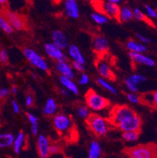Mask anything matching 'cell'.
Segmentation results:
<instances>
[{
  "instance_id": "18",
  "label": "cell",
  "mask_w": 157,
  "mask_h": 158,
  "mask_svg": "<svg viewBox=\"0 0 157 158\" xmlns=\"http://www.w3.org/2000/svg\"><path fill=\"white\" fill-rule=\"evenodd\" d=\"M126 48L129 50L130 52L138 53V54H142L146 52L147 51L146 47L143 44L138 43L133 40H128L126 43Z\"/></svg>"
},
{
  "instance_id": "12",
  "label": "cell",
  "mask_w": 157,
  "mask_h": 158,
  "mask_svg": "<svg viewBox=\"0 0 157 158\" xmlns=\"http://www.w3.org/2000/svg\"><path fill=\"white\" fill-rule=\"evenodd\" d=\"M50 142L48 138L45 135H41L39 136L37 139V150H38L39 155L40 158H48L49 154V148H50Z\"/></svg>"
},
{
  "instance_id": "24",
  "label": "cell",
  "mask_w": 157,
  "mask_h": 158,
  "mask_svg": "<svg viewBox=\"0 0 157 158\" xmlns=\"http://www.w3.org/2000/svg\"><path fill=\"white\" fill-rule=\"evenodd\" d=\"M57 110V103L54 98H49L43 108V113L46 116H51Z\"/></svg>"
},
{
  "instance_id": "21",
  "label": "cell",
  "mask_w": 157,
  "mask_h": 158,
  "mask_svg": "<svg viewBox=\"0 0 157 158\" xmlns=\"http://www.w3.org/2000/svg\"><path fill=\"white\" fill-rule=\"evenodd\" d=\"M14 136L11 133H2L0 134V149L10 147L14 144Z\"/></svg>"
},
{
  "instance_id": "52",
  "label": "cell",
  "mask_w": 157,
  "mask_h": 158,
  "mask_svg": "<svg viewBox=\"0 0 157 158\" xmlns=\"http://www.w3.org/2000/svg\"><path fill=\"white\" fill-rule=\"evenodd\" d=\"M64 158H68V157H64Z\"/></svg>"
},
{
  "instance_id": "45",
  "label": "cell",
  "mask_w": 157,
  "mask_h": 158,
  "mask_svg": "<svg viewBox=\"0 0 157 158\" xmlns=\"http://www.w3.org/2000/svg\"><path fill=\"white\" fill-rule=\"evenodd\" d=\"M11 90V91H12V93L14 94V95H16V94H17L18 89H17V86L14 85V86H12V87H11V90Z\"/></svg>"
},
{
  "instance_id": "3",
  "label": "cell",
  "mask_w": 157,
  "mask_h": 158,
  "mask_svg": "<svg viewBox=\"0 0 157 158\" xmlns=\"http://www.w3.org/2000/svg\"><path fill=\"white\" fill-rule=\"evenodd\" d=\"M86 106L94 111L105 110L110 106V101L106 98L97 94L93 89H89L85 94Z\"/></svg>"
},
{
  "instance_id": "28",
  "label": "cell",
  "mask_w": 157,
  "mask_h": 158,
  "mask_svg": "<svg viewBox=\"0 0 157 158\" xmlns=\"http://www.w3.org/2000/svg\"><path fill=\"white\" fill-rule=\"evenodd\" d=\"M92 19L94 21V22H96L98 24H106L109 21V18L107 16L105 15V14H101V13H93L91 14Z\"/></svg>"
},
{
  "instance_id": "13",
  "label": "cell",
  "mask_w": 157,
  "mask_h": 158,
  "mask_svg": "<svg viewBox=\"0 0 157 158\" xmlns=\"http://www.w3.org/2000/svg\"><path fill=\"white\" fill-rule=\"evenodd\" d=\"M129 56L131 61L135 64H144V65L149 66V67H153L155 65V61H154V59H152V57L145 55V54L130 52Z\"/></svg>"
},
{
  "instance_id": "37",
  "label": "cell",
  "mask_w": 157,
  "mask_h": 158,
  "mask_svg": "<svg viewBox=\"0 0 157 158\" xmlns=\"http://www.w3.org/2000/svg\"><path fill=\"white\" fill-rule=\"evenodd\" d=\"M145 10H146L147 16L149 18H157V11L156 10H155L154 8H152V6L149 5H145Z\"/></svg>"
},
{
  "instance_id": "27",
  "label": "cell",
  "mask_w": 157,
  "mask_h": 158,
  "mask_svg": "<svg viewBox=\"0 0 157 158\" xmlns=\"http://www.w3.org/2000/svg\"><path fill=\"white\" fill-rule=\"evenodd\" d=\"M141 131H123L122 136L125 141L132 143L138 140Z\"/></svg>"
},
{
  "instance_id": "15",
  "label": "cell",
  "mask_w": 157,
  "mask_h": 158,
  "mask_svg": "<svg viewBox=\"0 0 157 158\" xmlns=\"http://www.w3.org/2000/svg\"><path fill=\"white\" fill-rule=\"evenodd\" d=\"M52 40L54 45L60 49H64L68 47V41L65 35L61 31L55 30L52 32Z\"/></svg>"
},
{
  "instance_id": "5",
  "label": "cell",
  "mask_w": 157,
  "mask_h": 158,
  "mask_svg": "<svg viewBox=\"0 0 157 158\" xmlns=\"http://www.w3.org/2000/svg\"><path fill=\"white\" fill-rule=\"evenodd\" d=\"M53 123L54 128L60 135L67 136V135L72 133V119L68 115L64 113H57L54 116Z\"/></svg>"
},
{
  "instance_id": "50",
  "label": "cell",
  "mask_w": 157,
  "mask_h": 158,
  "mask_svg": "<svg viewBox=\"0 0 157 158\" xmlns=\"http://www.w3.org/2000/svg\"><path fill=\"white\" fill-rule=\"evenodd\" d=\"M25 1H27V2H29V3H31V2H33V0H25Z\"/></svg>"
},
{
  "instance_id": "47",
  "label": "cell",
  "mask_w": 157,
  "mask_h": 158,
  "mask_svg": "<svg viewBox=\"0 0 157 158\" xmlns=\"http://www.w3.org/2000/svg\"><path fill=\"white\" fill-rule=\"evenodd\" d=\"M61 94H64V95H65V96L68 95V92L66 90H64V89H62V90H61Z\"/></svg>"
},
{
  "instance_id": "36",
  "label": "cell",
  "mask_w": 157,
  "mask_h": 158,
  "mask_svg": "<svg viewBox=\"0 0 157 158\" xmlns=\"http://www.w3.org/2000/svg\"><path fill=\"white\" fill-rule=\"evenodd\" d=\"M126 98H127L128 100L132 103H134V104L141 103L140 97L138 95H137L135 93H128V94H126Z\"/></svg>"
},
{
  "instance_id": "7",
  "label": "cell",
  "mask_w": 157,
  "mask_h": 158,
  "mask_svg": "<svg viewBox=\"0 0 157 158\" xmlns=\"http://www.w3.org/2000/svg\"><path fill=\"white\" fill-rule=\"evenodd\" d=\"M93 51L97 54V58L103 59L104 57L109 52V46L107 40L103 35L96 34L92 36Z\"/></svg>"
},
{
  "instance_id": "32",
  "label": "cell",
  "mask_w": 157,
  "mask_h": 158,
  "mask_svg": "<svg viewBox=\"0 0 157 158\" xmlns=\"http://www.w3.org/2000/svg\"><path fill=\"white\" fill-rule=\"evenodd\" d=\"M62 152V148L60 147V145L57 144V143H54L51 144L50 143V148H49V154L50 155H55L57 153H60Z\"/></svg>"
},
{
  "instance_id": "25",
  "label": "cell",
  "mask_w": 157,
  "mask_h": 158,
  "mask_svg": "<svg viewBox=\"0 0 157 158\" xmlns=\"http://www.w3.org/2000/svg\"><path fill=\"white\" fill-rule=\"evenodd\" d=\"M133 14H134V18L135 19L138 20V21H143V22L146 23L147 24H149L150 26L154 27L153 23L151 21L150 18H149L148 16L145 15L142 11H141L140 9H138V8H135L134 10H133Z\"/></svg>"
},
{
  "instance_id": "4",
  "label": "cell",
  "mask_w": 157,
  "mask_h": 158,
  "mask_svg": "<svg viewBox=\"0 0 157 158\" xmlns=\"http://www.w3.org/2000/svg\"><path fill=\"white\" fill-rule=\"evenodd\" d=\"M0 14L6 18L8 23L10 24L14 29L17 31L27 30L28 28V23L24 16L18 13L12 12L6 7H2L0 10Z\"/></svg>"
},
{
  "instance_id": "46",
  "label": "cell",
  "mask_w": 157,
  "mask_h": 158,
  "mask_svg": "<svg viewBox=\"0 0 157 158\" xmlns=\"http://www.w3.org/2000/svg\"><path fill=\"white\" fill-rule=\"evenodd\" d=\"M108 2H112V3H116V4H117V3H119V2H120L121 0H107Z\"/></svg>"
},
{
  "instance_id": "51",
  "label": "cell",
  "mask_w": 157,
  "mask_h": 158,
  "mask_svg": "<svg viewBox=\"0 0 157 158\" xmlns=\"http://www.w3.org/2000/svg\"><path fill=\"white\" fill-rule=\"evenodd\" d=\"M155 133H156V134H157V128L155 129Z\"/></svg>"
},
{
  "instance_id": "9",
  "label": "cell",
  "mask_w": 157,
  "mask_h": 158,
  "mask_svg": "<svg viewBox=\"0 0 157 158\" xmlns=\"http://www.w3.org/2000/svg\"><path fill=\"white\" fill-rule=\"evenodd\" d=\"M99 10H102L101 14H105L108 18H113L117 20L118 22H120L119 16H120V7L116 3H112L109 2H103L101 4V7Z\"/></svg>"
},
{
  "instance_id": "8",
  "label": "cell",
  "mask_w": 157,
  "mask_h": 158,
  "mask_svg": "<svg viewBox=\"0 0 157 158\" xmlns=\"http://www.w3.org/2000/svg\"><path fill=\"white\" fill-rule=\"evenodd\" d=\"M23 52H24V55L25 56L27 60L31 64H33V65L37 67L39 69L43 70V71L49 73V68L48 65H47V63L38 53L30 48L24 49Z\"/></svg>"
},
{
  "instance_id": "1",
  "label": "cell",
  "mask_w": 157,
  "mask_h": 158,
  "mask_svg": "<svg viewBox=\"0 0 157 158\" xmlns=\"http://www.w3.org/2000/svg\"><path fill=\"white\" fill-rule=\"evenodd\" d=\"M85 122L92 134L98 138L106 135L111 126L107 119L95 113H90Z\"/></svg>"
},
{
  "instance_id": "34",
  "label": "cell",
  "mask_w": 157,
  "mask_h": 158,
  "mask_svg": "<svg viewBox=\"0 0 157 158\" xmlns=\"http://www.w3.org/2000/svg\"><path fill=\"white\" fill-rule=\"evenodd\" d=\"M125 84L126 85L127 88L129 89L130 91H132L133 93H138V90H139V88H138V85L135 84L134 83L131 81V80H130L129 78H126L125 80Z\"/></svg>"
},
{
  "instance_id": "31",
  "label": "cell",
  "mask_w": 157,
  "mask_h": 158,
  "mask_svg": "<svg viewBox=\"0 0 157 158\" xmlns=\"http://www.w3.org/2000/svg\"><path fill=\"white\" fill-rule=\"evenodd\" d=\"M77 113L78 115L83 119H86L87 116L90 114V112H89L88 108L86 107V106H83V105H80V106L77 107Z\"/></svg>"
},
{
  "instance_id": "26",
  "label": "cell",
  "mask_w": 157,
  "mask_h": 158,
  "mask_svg": "<svg viewBox=\"0 0 157 158\" xmlns=\"http://www.w3.org/2000/svg\"><path fill=\"white\" fill-rule=\"evenodd\" d=\"M134 18L133 10L129 7L124 6L123 8H120V16H119V19L120 22H126L129 21Z\"/></svg>"
},
{
  "instance_id": "35",
  "label": "cell",
  "mask_w": 157,
  "mask_h": 158,
  "mask_svg": "<svg viewBox=\"0 0 157 158\" xmlns=\"http://www.w3.org/2000/svg\"><path fill=\"white\" fill-rule=\"evenodd\" d=\"M0 63L2 64H4V65L9 63L8 53L3 48L0 50Z\"/></svg>"
},
{
  "instance_id": "40",
  "label": "cell",
  "mask_w": 157,
  "mask_h": 158,
  "mask_svg": "<svg viewBox=\"0 0 157 158\" xmlns=\"http://www.w3.org/2000/svg\"><path fill=\"white\" fill-rule=\"evenodd\" d=\"M11 90L6 87L0 88V98H6L9 94H10Z\"/></svg>"
},
{
  "instance_id": "11",
  "label": "cell",
  "mask_w": 157,
  "mask_h": 158,
  "mask_svg": "<svg viewBox=\"0 0 157 158\" xmlns=\"http://www.w3.org/2000/svg\"><path fill=\"white\" fill-rule=\"evenodd\" d=\"M45 51L50 57L52 59L56 60L57 61H66V56L61 51V49L57 47V46L54 45V44H47L44 46Z\"/></svg>"
},
{
  "instance_id": "10",
  "label": "cell",
  "mask_w": 157,
  "mask_h": 158,
  "mask_svg": "<svg viewBox=\"0 0 157 158\" xmlns=\"http://www.w3.org/2000/svg\"><path fill=\"white\" fill-rule=\"evenodd\" d=\"M95 65H96L97 72H98V73L102 78L107 79V80H111V81H116V74L111 69L109 64L105 62L103 60L97 58L96 60V62H95Z\"/></svg>"
},
{
  "instance_id": "49",
  "label": "cell",
  "mask_w": 157,
  "mask_h": 158,
  "mask_svg": "<svg viewBox=\"0 0 157 158\" xmlns=\"http://www.w3.org/2000/svg\"><path fill=\"white\" fill-rule=\"evenodd\" d=\"M85 1H86V2H92V3H93V2H94L95 0H85Z\"/></svg>"
},
{
  "instance_id": "14",
  "label": "cell",
  "mask_w": 157,
  "mask_h": 158,
  "mask_svg": "<svg viewBox=\"0 0 157 158\" xmlns=\"http://www.w3.org/2000/svg\"><path fill=\"white\" fill-rule=\"evenodd\" d=\"M64 10L69 18L76 19L80 17V10L76 0H64Z\"/></svg>"
},
{
  "instance_id": "43",
  "label": "cell",
  "mask_w": 157,
  "mask_h": 158,
  "mask_svg": "<svg viewBox=\"0 0 157 158\" xmlns=\"http://www.w3.org/2000/svg\"><path fill=\"white\" fill-rule=\"evenodd\" d=\"M89 82V77L85 73H83L80 79V81H79V84L80 85H86V84H88Z\"/></svg>"
},
{
  "instance_id": "22",
  "label": "cell",
  "mask_w": 157,
  "mask_h": 158,
  "mask_svg": "<svg viewBox=\"0 0 157 158\" xmlns=\"http://www.w3.org/2000/svg\"><path fill=\"white\" fill-rule=\"evenodd\" d=\"M60 83L62 84V85L64 86V87L69 90L71 92H72L74 94H76L77 95L79 94V90H78L77 87L75 84V83H73L72 79H69L68 77H64V76H61L60 77Z\"/></svg>"
},
{
  "instance_id": "6",
  "label": "cell",
  "mask_w": 157,
  "mask_h": 158,
  "mask_svg": "<svg viewBox=\"0 0 157 158\" xmlns=\"http://www.w3.org/2000/svg\"><path fill=\"white\" fill-rule=\"evenodd\" d=\"M142 120L141 116L135 112L134 114L126 116L121 122L117 124L116 127L123 131H141Z\"/></svg>"
},
{
  "instance_id": "23",
  "label": "cell",
  "mask_w": 157,
  "mask_h": 158,
  "mask_svg": "<svg viewBox=\"0 0 157 158\" xmlns=\"http://www.w3.org/2000/svg\"><path fill=\"white\" fill-rule=\"evenodd\" d=\"M101 154V148L100 144L97 141H93L90 143L88 158H100Z\"/></svg>"
},
{
  "instance_id": "29",
  "label": "cell",
  "mask_w": 157,
  "mask_h": 158,
  "mask_svg": "<svg viewBox=\"0 0 157 158\" xmlns=\"http://www.w3.org/2000/svg\"><path fill=\"white\" fill-rule=\"evenodd\" d=\"M0 28H2L7 34H11V33L14 32V30L10 24H9L8 21L6 20V18L1 14H0Z\"/></svg>"
},
{
  "instance_id": "42",
  "label": "cell",
  "mask_w": 157,
  "mask_h": 158,
  "mask_svg": "<svg viewBox=\"0 0 157 158\" xmlns=\"http://www.w3.org/2000/svg\"><path fill=\"white\" fill-rule=\"evenodd\" d=\"M136 36L138 39V40L142 42V44H149V43H150V39L143 35H141L139 33H137Z\"/></svg>"
},
{
  "instance_id": "19",
  "label": "cell",
  "mask_w": 157,
  "mask_h": 158,
  "mask_svg": "<svg viewBox=\"0 0 157 158\" xmlns=\"http://www.w3.org/2000/svg\"><path fill=\"white\" fill-rule=\"evenodd\" d=\"M26 143V135L24 134V131H20L17 134V138L14 139V150L17 154H19L21 153V149L24 147V144Z\"/></svg>"
},
{
  "instance_id": "48",
  "label": "cell",
  "mask_w": 157,
  "mask_h": 158,
  "mask_svg": "<svg viewBox=\"0 0 157 158\" xmlns=\"http://www.w3.org/2000/svg\"><path fill=\"white\" fill-rule=\"evenodd\" d=\"M7 0H0V4H2V5H5L6 3Z\"/></svg>"
},
{
  "instance_id": "17",
  "label": "cell",
  "mask_w": 157,
  "mask_h": 158,
  "mask_svg": "<svg viewBox=\"0 0 157 158\" xmlns=\"http://www.w3.org/2000/svg\"><path fill=\"white\" fill-rule=\"evenodd\" d=\"M141 103H145L151 106L152 108L157 110V90L150 93L144 94L140 97Z\"/></svg>"
},
{
  "instance_id": "30",
  "label": "cell",
  "mask_w": 157,
  "mask_h": 158,
  "mask_svg": "<svg viewBox=\"0 0 157 158\" xmlns=\"http://www.w3.org/2000/svg\"><path fill=\"white\" fill-rule=\"evenodd\" d=\"M97 84H98L101 87H102L103 88L105 89V90H109V92L112 93V94H117V91H116V90L115 89V87H112V86L109 83H108V82L106 81L105 79L102 78V77L101 78L97 79Z\"/></svg>"
},
{
  "instance_id": "16",
  "label": "cell",
  "mask_w": 157,
  "mask_h": 158,
  "mask_svg": "<svg viewBox=\"0 0 157 158\" xmlns=\"http://www.w3.org/2000/svg\"><path fill=\"white\" fill-rule=\"evenodd\" d=\"M56 68L57 71L61 74V76L68 77L69 79L74 78V73L68 64L66 63L65 61H57L56 64Z\"/></svg>"
},
{
  "instance_id": "39",
  "label": "cell",
  "mask_w": 157,
  "mask_h": 158,
  "mask_svg": "<svg viewBox=\"0 0 157 158\" xmlns=\"http://www.w3.org/2000/svg\"><path fill=\"white\" fill-rule=\"evenodd\" d=\"M27 117H28V120H29V122L31 123V126L35 125V124H38V118L35 115L31 114V113H27Z\"/></svg>"
},
{
  "instance_id": "33",
  "label": "cell",
  "mask_w": 157,
  "mask_h": 158,
  "mask_svg": "<svg viewBox=\"0 0 157 158\" xmlns=\"http://www.w3.org/2000/svg\"><path fill=\"white\" fill-rule=\"evenodd\" d=\"M128 78L131 80L133 83H134L135 84H137V85H138V84H141V83H143V82H145V80H146V78H145L144 76H142V75H139V74L131 75V76L128 77Z\"/></svg>"
},
{
  "instance_id": "44",
  "label": "cell",
  "mask_w": 157,
  "mask_h": 158,
  "mask_svg": "<svg viewBox=\"0 0 157 158\" xmlns=\"http://www.w3.org/2000/svg\"><path fill=\"white\" fill-rule=\"evenodd\" d=\"M12 106H13V109H14V113H19L20 107H19V105H18V103L17 102V101H15V100H13V101H12Z\"/></svg>"
},
{
  "instance_id": "20",
  "label": "cell",
  "mask_w": 157,
  "mask_h": 158,
  "mask_svg": "<svg viewBox=\"0 0 157 158\" xmlns=\"http://www.w3.org/2000/svg\"><path fill=\"white\" fill-rule=\"evenodd\" d=\"M68 53L74 61H77L84 64L85 58L83 57L79 47L76 45H70L68 47Z\"/></svg>"
},
{
  "instance_id": "2",
  "label": "cell",
  "mask_w": 157,
  "mask_h": 158,
  "mask_svg": "<svg viewBox=\"0 0 157 158\" xmlns=\"http://www.w3.org/2000/svg\"><path fill=\"white\" fill-rule=\"evenodd\" d=\"M130 158H157V145H138L125 149Z\"/></svg>"
},
{
  "instance_id": "38",
  "label": "cell",
  "mask_w": 157,
  "mask_h": 158,
  "mask_svg": "<svg viewBox=\"0 0 157 158\" xmlns=\"http://www.w3.org/2000/svg\"><path fill=\"white\" fill-rule=\"evenodd\" d=\"M25 104L26 106L28 108L32 107L33 105H34V98H33V95L28 94L26 95L25 98Z\"/></svg>"
},
{
  "instance_id": "41",
  "label": "cell",
  "mask_w": 157,
  "mask_h": 158,
  "mask_svg": "<svg viewBox=\"0 0 157 158\" xmlns=\"http://www.w3.org/2000/svg\"><path fill=\"white\" fill-rule=\"evenodd\" d=\"M72 66L75 69H76L79 72H81V73H83L85 70L83 64H81V63L80 62H77V61H73Z\"/></svg>"
}]
</instances>
